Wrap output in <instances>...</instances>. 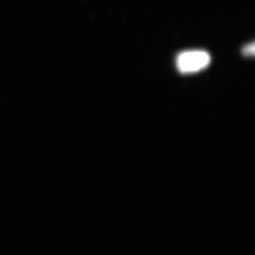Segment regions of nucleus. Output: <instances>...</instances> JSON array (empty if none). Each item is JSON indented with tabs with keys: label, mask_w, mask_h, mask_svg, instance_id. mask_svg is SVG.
I'll return each mask as SVG.
<instances>
[{
	"label": "nucleus",
	"mask_w": 255,
	"mask_h": 255,
	"mask_svg": "<svg viewBox=\"0 0 255 255\" xmlns=\"http://www.w3.org/2000/svg\"><path fill=\"white\" fill-rule=\"evenodd\" d=\"M211 62V56L204 50H189L178 55L177 67L180 73H195L204 70Z\"/></svg>",
	"instance_id": "1"
},
{
	"label": "nucleus",
	"mask_w": 255,
	"mask_h": 255,
	"mask_svg": "<svg viewBox=\"0 0 255 255\" xmlns=\"http://www.w3.org/2000/svg\"><path fill=\"white\" fill-rule=\"evenodd\" d=\"M243 54L246 56H254L255 55V43L247 45L243 50Z\"/></svg>",
	"instance_id": "2"
}]
</instances>
